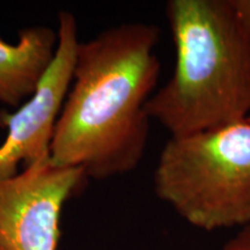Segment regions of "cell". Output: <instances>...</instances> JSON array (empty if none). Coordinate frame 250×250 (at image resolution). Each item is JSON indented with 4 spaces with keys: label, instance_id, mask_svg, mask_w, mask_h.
Instances as JSON below:
<instances>
[{
    "label": "cell",
    "instance_id": "1",
    "mask_svg": "<svg viewBox=\"0 0 250 250\" xmlns=\"http://www.w3.org/2000/svg\"><path fill=\"white\" fill-rule=\"evenodd\" d=\"M159 39L155 24L132 22L79 43L51 144L56 165L83 167L98 181L136 169L149 134L146 103L160 76Z\"/></svg>",
    "mask_w": 250,
    "mask_h": 250
},
{
    "label": "cell",
    "instance_id": "2",
    "mask_svg": "<svg viewBox=\"0 0 250 250\" xmlns=\"http://www.w3.org/2000/svg\"><path fill=\"white\" fill-rule=\"evenodd\" d=\"M166 15L176 62L149 98L146 114L171 137L213 130L250 117V36L229 0H170Z\"/></svg>",
    "mask_w": 250,
    "mask_h": 250
},
{
    "label": "cell",
    "instance_id": "3",
    "mask_svg": "<svg viewBox=\"0 0 250 250\" xmlns=\"http://www.w3.org/2000/svg\"><path fill=\"white\" fill-rule=\"evenodd\" d=\"M154 190L188 224L217 230L250 224V122L170 137Z\"/></svg>",
    "mask_w": 250,
    "mask_h": 250
},
{
    "label": "cell",
    "instance_id": "4",
    "mask_svg": "<svg viewBox=\"0 0 250 250\" xmlns=\"http://www.w3.org/2000/svg\"><path fill=\"white\" fill-rule=\"evenodd\" d=\"M88 180L51 158L0 177V250H57L62 206Z\"/></svg>",
    "mask_w": 250,
    "mask_h": 250
},
{
    "label": "cell",
    "instance_id": "5",
    "mask_svg": "<svg viewBox=\"0 0 250 250\" xmlns=\"http://www.w3.org/2000/svg\"><path fill=\"white\" fill-rule=\"evenodd\" d=\"M58 44L55 57L33 95L17 111H0V127L7 131L0 146V177L50 158L56 124L70 90L79 46L76 17L58 14Z\"/></svg>",
    "mask_w": 250,
    "mask_h": 250
},
{
    "label": "cell",
    "instance_id": "6",
    "mask_svg": "<svg viewBox=\"0 0 250 250\" xmlns=\"http://www.w3.org/2000/svg\"><path fill=\"white\" fill-rule=\"evenodd\" d=\"M58 33L45 26L26 28L17 43L0 37V102L19 107L39 86L55 57Z\"/></svg>",
    "mask_w": 250,
    "mask_h": 250
},
{
    "label": "cell",
    "instance_id": "7",
    "mask_svg": "<svg viewBox=\"0 0 250 250\" xmlns=\"http://www.w3.org/2000/svg\"><path fill=\"white\" fill-rule=\"evenodd\" d=\"M223 250H250V224L242 227L241 232L237 233Z\"/></svg>",
    "mask_w": 250,
    "mask_h": 250
},
{
    "label": "cell",
    "instance_id": "8",
    "mask_svg": "<svg viewBox=\"0 0 250 250\" xmlns=\"http://www.w3.org/2000/svg\"><path fill=\"white\" fill-rule=\"evenodd\" d=\"M248 121H249V122H250V117H249V118H248Z\"/></svg>",
    "mask_w": 250,
    "mask_h": 250
}]
</instances>
